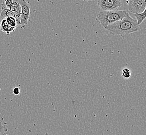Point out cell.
Returning <instances> with one entry per match:
<instances>
[{
  "mask_svg": "<svg viewBox=\"0 0 146 135\" xmlns=\"http://www.w3.org/2000/svg\"><path fill=\"white\" fill-rule=\"evenodd\" d=\"M128 14L129 13L126 11H102L97 15V18L102 26L104 28H105L120 20L122 19Z\"/></svg>",
  "mask_w": 146,
  "mask_h": 135,
  "instance_id": "7a4b0ae2",
  "label": "cell"
},
{
  "mask_svg": "<svg viewBox=\"0 0 146 135\" xmlns=\"http://www.w3.org/2000/svg\"><path fill=\"white\" fill-rule=\"evenodd\" d=\"M10 11L14 15L15 18L17 20V25H20V17H21V7L18 0H13V4L10 7Z\"/></svg>",
  "mask_w": 146,
  "mask_h": 135,
  "instance_id": "8992f818",
  "label": "cell"
},
{
  "mask_svg": "<svg viewBox=\"0 0 146 135\" xmlns=\"http://www.w3.org/2000/svg\"><path fill=\"white\" fill-rule=\"evenodd\" d=\"M1 30L6 34H9L12 32H14L15 28H12L7 24L6 19H3L0 23Z\"/></svg>",
  "mask_w": 146,
  "mask_h": 135,
  "instance_id": "52a82bcc",
  "label": "cell"
},
{
  "mask_svg": "<svg viewBox=\"0 0 146 135\" xmlns=\"http://www.w3.org/2000/svg\"><path fill=\"white\" fill-rule=\"evenodd\" d=\"M7 24L10 27L14 28H16L17 27V20L14 17H9L6 19Z\"/></svg>",
  "mask_w": 146,
  "mask_h": 135,
  "instance_id": "30bf717a",
  "label": "cell"
},
{
  "mask_svg": "<svg viewBox=\"0 0 146 135\" xmlns=\"http://www.w3.org/2000/svg\"><path fill=\"white\" fill-rule=\"evenodd\" d=\"M45 135H51V134H49V133H46V134H45Z\"/></svg>",
  "mask_w": 146,
  "mask_h": 135,
  "instance_id": "2e32d148",
  "label": "cell"
},
{
  "mask_svg": "<svg viewBox=\"0 0 146 135\" xmlns=\"http://www.w3.org/2000/svg\"><path fill=\"white\" fill-rule=\"evenodd\" d=\"M97 3L99 7L103 11H118L122 5L120 0H100Z\"/></svg>",
  "mask_w": 146,
  "mask_h": 135,
  "instance_id": "277c9868",
  "label": "cell"
},
{
  "mask_svg": "<svg viewBox=\"0 0 146 135\" xmlns=\"http://www.w3.org/2000/svg\"><path fill=\"white\" fill-rule=\"evenodd\" d=\"M3 120H4V118H3V117L2 116V114H1V113H0V126H1L2 125H3Z\"/></svg>",
  "mask_w": 146,
  "mask_h": 135,
  "instance_id": "9a60e30c",
  "label": "cell"
},
{
  "mask_svg": "<svg viewBox=\"0 0 146 135\" xmlns=\"http://www.w3.org/2000/svg\"><path fill=\"white\" fill-rule=\"evenodd\" d=\"M121 74L124 79H129L131 76V71L127 68H124L122 69L121 71Z\"/></svg>",
  "mask_w": 146,
  "mask_h": 135,
  "instance_id": "8fae6325",
  "label": "cell"
},
{
  "mask_svg": "<svg viewBox=\"0 0 146 135\" xmlns=\"http://www.w3.org/2000/svg\"><path fill=\"white\" fill-rule=\"evenodd\" d=\"M134 15L135 16L137 23V25L139 26L141 23L143 22V20L146 19V9L145 11L140 13V14H135Z\"/></svg>",
  "mask_w": 146,
  "mask_h": 135,
  "instance_id": "ba28073f",
  "label": "cell"
},
{
  "mask_svg": "<svg viewBox=\"0 0 146 135\" xmlns=\"http://www.w3.org/2000/svg\"><path fill=\"white\" fill-rule=\"evenodd\" d=\"M13 0H6L3 1L2 5V9H10V7L13 4Z\"/></svg>",
  "mask_w": 146,
  "mask_h": 135,
  "instance_id": "7c38bea8",
  "label": "cell"
},
{
  "mask_svg": "<svg viewBox=\"0 0 146 135\" xmlns=\"http://www.w3.org/2000/svg\"><path fill=\"white\" fill-rule=\"evenodd\" d=\"M13 93L15 96L19 95L20 93V90L18 87H15L13 90Z\"/></svg>",
  "mask_w": 146,
  "mask_h": 135,
  "instance_id": "5bb4252c",
  "label": "cell"
},
{
  "mask_svg": "<svg viewBox=\"0 0 146 135\" xmlns=\"http://www.w3.org/2000/svg\"><path fill=\"white\" fill-rule=\"evenodd\" d=\"M8 129L5 125L3 124L0 126V135H9L7 134Z\"/></svg>",
  "mask_w": 146,
  "mask_h": 135,
  "instance_id": "4fadbf2b",
  "label": "cell"
},
{
  "mask_svg": "<svg viewBox=\"0 0 146 135\" xmlns=\"http://www.w3.org/2000/svg\"><path fill=\"white\" fill-rule=\"evenodd\" d=\"M0 15L2 20L6 19L7 18L9 17H14V15L13 14L10 9H2Z\"/></svg>",
  "mask_w": 146,
  "mask_h": 135,
  "instance_id": "9c48e42d",
  "label": "cell"
},
{
  "mask_svg": "<svg viewBox=\"0 0 146 135\" xmlns=\"http://www.w3.org/2000/svg\"><path fill=\"white\" fill-rule=\"evenodd\" d=\"M129 9L133 14H140L146 9V0H131L129 3Z\"/></svg>",
  "mask_w": 146,
  "mask_h": 135,
  "instance_id": "5b68a950",
  "label": "cell"
},
{
  "mask_svg": "<svg viewBox=\"0 0 146 135\" xmlns=\"http://www.w3.org/2000/svg\"><path fill=\"white\" fill-rule=\"evenodd\" d=\"M18 1L21 7V11L20 25H21L23 28H25L30 17L31 6L30 3L25 0H18Z\"/></svg>",
  "mask_w": 146,
  "mask_h": 135,
  "instance_id": "3957f363",
  "label": "cell"
},
{
  "mask_svg": "<svg viewBox=\"0 0 146 135\" xmlns=\"http://www.w3.org/2000/svg\"><path fill=\"white\" fill-rule=\"evenodd\" d=\"M111 33L125 37L129 34L139 31V26L137 21L129 16V14L122 19L104 28Z\"/></svg>",
  "mask_w": 146,
  "mask_h": 135,
  "instance_id": "6da1fadb",
  "label": "cell"
}]
</instances>
